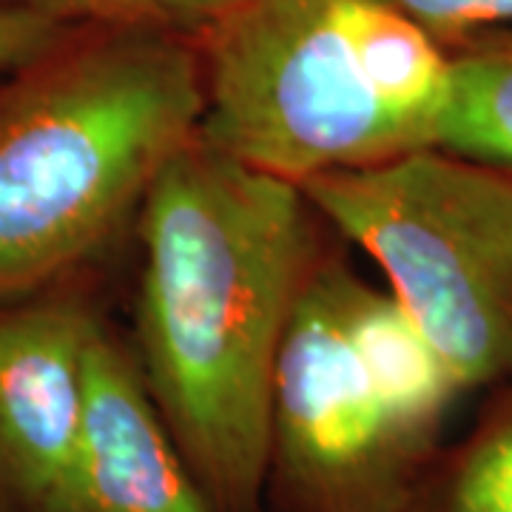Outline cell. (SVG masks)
Here are the masks:
<instances>
[{"instance_id":"1","label":"cell","mask_w":512,"mask_h":512,"mask_svg":"<svg viewBox=\"0 0 512 512\" xmlns=\"http://www.w3.org/2000/svg\"><path fill=\"white\" fill-rule=\"evenodd\" d=\"M131 359L217 512H265L271 396L322 254L299 185L185 143L137 211Z\"/></svg>"},{"instance_id":"2","label":"cell","mask_w":512,"mask_h":512,"mask_svg":"<svg viewBox=\"0 0 512 512\" xmlns=\"http://www.w3.org/2000/svg\"><path fill=\"white\" fill-rule=\"evenodd\" d=\"M89 32L0 86V302L100 254L197 137L191 40Z\"/></svg>"},{"instance_id":"3","label":"cell","mask_w":512,"mask_h":512,"mask_svg":"<svg viewBox=\"0 0 512 512\" xmlns=\"http://www.w3.org/2000/svg\"><path fill=\"white\" fill-rule=\"evenodd\" d=\"M365 251L464 393L512 376V174L419 148L299 185Z\"/></svg>"},{"instance_id":"4","label":"cell","mask_w":512,"mask_h":512,"mask_svg":"<svg viewBox=\"0 0 512 512\" xmlns=\"http://www.w3.org/2000/svg\"><path fill=\"white\" fill-rule=\"evenodd\" d=\"M194 49L197 140L254 171L305 185L419 151L370 86L336 0H242Z\"/></svg>"},{"instance_id":"5","label":"cell","mask_w":512,"mask_h":512,"mask_svg":"<svg viewBox=\"0 0 512 512\" xmlns=\"http://www.w3.org/2000/svg\"><path fill=\"white\" fill-rule=\"evenodd\" d=\"M350 265L319 254L296 299L271 396L265 512H402L441 436L407 419L345 325Z\"/></svg>"},{"instance_id":"6","label":"cell","mask_w":512,"mask_h":512,"mask_svg":"<svg viewBox=\"0 0 512 512\" xmlns=\"http://www.w3.org/2000/svg\"><path fill=\"white\" fill-rule=\"evenodd\" d=\"M100 319L80 299L0 308V501L80 512L89 353Z\"/></svg>"},{"instance_id":"7","label":"cell","mask_w":512,"mask_h":512,"mask_svg":"<svg viewBox=\"0 0 512 512\" xmlns=\"http://www.w3.org/2000/svg\"><path fill=\"white\" fill-rule=\"evenodd\" d=\"M80 512H217L148 402L128 345L103 325L89 353Z\"/></svg>"},{"instance_id":"8","label":"cell","mask_w":512,"mask_h":512,"mask_svg":"<svg viewBox=\"0 0 512 512\" xmlns=\"http://www.w3.org/2000/svg\"><path fill=\"white\" fill-rule=\"evenodd\" d=\"M339 20L387 114L419 148L436 146L450 92V52L382 0H336Z\"/></svg>"},{"instance_id":"9","label":"cell","mask_w":512,"mask_h":512,"mask_svg":"<svg viewBox=\"0 0 512 512\" xmlns=\"http://www.w3.org/2000/svg\"><path fill=\"white\" fill-rule=\"evenodd\" d=\"M450 92L436 148L512 174V26L447 46Z\"/></svg>"},{"instance_id":"10","label":"cell","mask_w":512,"mask_h":512,"mask_svg":"<svg viewBox=\"0 0 512 512\" xmlns=\"http://www.w3.org/2000/svg\"><path fill=\"white\" fill-rule=\"evenodd\" d=\"M402 512H512V376L490 387L461 439L441 444Z\"/></svg>"},{"instance_id":"11","label":"cell","mask_w":512,"mask_h":512,"mask_svg":"<svg viewBox=\"0 0 512 512\" xmlns=\"http://www.w3.org/2000/svg\"><path fill=\"white\" fill-rule=\"evenodd\" d=\"M69 29L146 32L197 40L242 0H0Z\"/></svg>"},{"instance_id":"12","label":"cell","mask_w":512,"mask_h":512,"mask_svg":"<svg viewBox=\"0 0 512 512\" xmlns=\"http://www.w3.org/2000/svg\"><path fill=\"white\" fill-rule=\"evenodd\" d=\"M404 12L444 46L512 26V0H382Z\"/></svg>"},{"instance_id":"13","label":"cell","mask_w":512,"mask_h":512,"mask_svg":"<svg viewBox=\"0 0 512 512\" xmlns=\"http://www.w3.org/2000/svg\"><path fill=\"white\" fill-rule=\"evenodd\" d=\"M74 32L77 29L43 18L37 12L0 3V77H12L52 55Z\"/></svg>"},{"instance_id":"14","label":"cell","mask_w":512,"mask_h":512,"mask_svg":"<svg viewBox=\"0 0 512 512\" xmlns=\"http://www.w3.org/2000/svg\"><path fill=\"white\" fill-rule=\"evenodd\" d=\"M0 512H3V510H0Z\"/></svg>"}]
</instances>
